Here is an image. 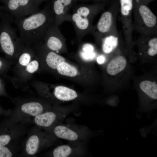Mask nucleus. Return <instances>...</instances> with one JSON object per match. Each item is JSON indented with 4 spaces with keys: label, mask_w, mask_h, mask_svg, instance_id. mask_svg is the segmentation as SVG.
Masks as SVG:
<instances>
[{
    "label": "nucleus",
    "mask_w": 157,
    "mask_h": 157,
    "mask_svg": "<svg viewBox=\"0 0 157 157\" xmlns=\"http://www.w3.org/2000/svg\"><path fill=\"white\" fill-rule=\"evenodd\" d=\"M22 42L27 43L44 40L47 30L54 22L50 4L27 17L14 19Z\"/></svg>",
    "instance_id": "obj_1"
},
{
    "label": "nucleus",
    "mask_w": 157,
    "mask_h": 157,
    "mask_svg": "<svg viewBox=\"0 0 157 157\" xmlns=\"http://www.w3.org/2000/svg\"><path fill=\"white\" fill-rule=\"evenodd\" d=\"M46 55V63L49 67L52 69H56L60 64L65 60L64 57L50 50L47 52Z\"/></svg>",
    "instance_id": "obj_19"
},
{
    "label": "nucleus",
    "mask_w": 157,
    "mask_h": 157,
    "mask_svg": "<svg viewBox=\"0 0 157 157\" xmlns=\"http://www.w3.org/2000/svg\"><path fill=\"white\" fill-rule=\"evenodd\" d=\"M127 61L123 56L119 55L114 57L107 65L106 71L110 76L117 75L123 71L125 68Z\"/></svg>",
    "instance_id": "obj_15"
},
{
    "label": "nucleus",
    "mask_w": 157,
    "mask_h": 157,
    "mask_svg": "<svg viewBox=\"0 0 157 157\" xmlns=\"http://www.w3.org/2000/svg\"><path fill=\"white\" fill-rule=\"evenodd\" d=\"M31 58L30 52L25 51L19 56V64L23 66H26L29 63Z\"/></svg>",
    "instance_id": "obj_22"
},
{
    "label": "nucleus",
    "mask_w": 157,
    "mask_h": 157,
    "mask_svg": "<svg viewBox=\"0 0 157 157\" xmlns=\"http://www.w3.org/2000/svg\"><path fill=\"white\" fill-rule=\"evenodd\" d=\"M119 8L116 4L111 6L101 14L97 24L93 26L91 33L97 42L105 36L117 31L116 19Z\"/></svg>",
    "instance_id": "obj_6"
},
{
    "label": "nucleus",
    "mask_w": 157,
    "mask_h": 157,
    "mask_svg": "<svg viewBox=\"0 0 157 157\" xmlns=\"http://www.w3.org/2000/svg\"><path fill=\"white\" fill-rule=\"evenodd\" d=\"M53 94L56 99L62 102L72 101L78 97L77 93L74 90L61 85L57 86L54 88Z\"/></svg>",
    "instance_id": "obj_14"
},
{
    "label": "nucleus",
    "mask_w": 157,
    "mask_h": 157,
    "mask_svg": "<svg viewBox=\"0 0 157 157\" xmlns=\"http://www.w3.org/2000/svg\"><path fill=\"white\" fill-rule=\"evenodd\" d=\"M56 69L59 74L69 77H75L78 73L77 69L75 67L65 61L60 64Z\"/></svg>",
    "instance_id": "obj_20"
},
{
    "label": "nucleus",
    "mask_w": 157,
    "mask_h": 157,
    "mask_svg": "<svg viewBox=\"0 0 157 157\" xmlns=\"http://www.w3.org/2000/svg\"><path fill=\"white\" fill-rule=\"evenodd\" d=\"M40 103L31 102L25 103L21 106L20 109L24 113L35 117L49 109Z\"/></svg>",
    "instance_id": "obj_16"
},
{
    "label": "nucleus",
    "mask_w": 157,
    "mask_h": 157,
    "mask_svg": "<svg viewBox=\"0 0 157 157\" xmlns=\"http://www.w3.org/2000/svg\"><path fill=\"white\" fill-rule=\"evenodd\" d=\"M39 6L42 2L46 1L47 0H33Z\"/></svg>",
    "instance_id": "obj_27"
},
{
    "label": "nucleus",
    "mask_w": 157,
    "mask_h": 157,
    "mask_svg": "<svg viewBox=\"0 0 157 157\" xmlns=\"http://www.w3.org/2000/svg\"><path fill=\"white\" fill-rule=\"evenodd\" d=\"M121 37L117 31L103 38L100 42L102 43V50L103 53L108 54L115 50L119 45Z\"/></svg>",
    "instance_id": "obj_13"
},
{
    "label": "nucleus",
    "mask_w": 157,
    "mask_h": 157,
    "mask_svg": "<svg viewBox=\"0 0 157 157\" xmlns=\"http://www.w3.org/2000/svg\"><path fill=\"white\" fill-rule=\"evenodd\" d=\"M5 124H0V146L8 144L12 139L10 134L8 133Z\"/></svg>",
    "instance_id": "obj_21"
},
{
    "label": "nucleus",
    "mask_w": 157,
    "mask_h": 157,
    "mask_svg": "<svg viewBox=\"0 0 157 157\" xmlns=\"http://www.w3.org/2000/svg\"><path fill=\"white\" fill-rule=\"evenodd\" d=\"M73 0H51L50 4L54 16V22L58 26L65 21H69L70 9Z\"/></svg>",
    "instance_id": "obj_12"
},
{
    "label": "nucleus",
    "mask_w": 157,
    "mask_h": 157,
    "mask_svg": "<svg viewBox=\"0 0 157 157\" xmlns=\"http://www.w3.org/2000/svg\"><path fill=\"white\" fill-rule=\"evenodd\" d=\"M1 81H0V89H1Z\"/></svg>",
    "instance_id": "obj_30"
},
{
    "label": "nucleus",
    "mask_w": 157,
    "mask_h": 157,
    "mask_svg": "<svg viewBox=\"0 0 157 157\" xmlns=\"http://www.w3.org/2000/svg\"><path fill=\"white\" fill-rule=\"evenodd\" d=\"M151 0H135V1L133 0V1L135 2L146 5L148 2Z\"/></svg>",
    "instance_id": "obj_25"
},
{
    "label": "nucleus",
    "mask_w": 157,
    "mask_h": 157,
    "mask_svg": "<svg viewBox=\"0 0 157 157\" xmlns=\"http://www.w3.org/2000/svg\"><path fill=\"white\" fill-rule=\"evenodd\" d=\"M120 18L123 36L128 46L132 44L133 28V0H119Z\"/></svg>",
    "instance_id": "obj_9"
},
{
    "label": "nucleus",
    "mask_w": 157,
    "mask_h": 157,
    "mask_svg": "<svg viewBox=\"0 0 157 157\" xmlns=\"http://www.w3.org/2000/svg\"><path fill=\"white\" fill-rule=\"evenodd\" d=\"M4 6L0 7V11L14 19L25 17L39 10L33 0H6Z\"/></svg>",
    "instance_id": "obj_8"
},
{
    "label": "nucleus",
    "mask_w": 157,
    "mask_h": 157,
    "mask_svg": "<svg viewBox=\"0 0 157 157\" xmlns=\"http://www.w3.org/2000/svg\"><path fill=\"white\" fill-rule=\"evenodd\" d=\"M141 90L147 96L153 99H157V84L155 81L148 80L142 81L139 84Z\"/></svg>",
    "instance_id": "obj_17"
},
{
    "label": "nucleus",
    "mask_w": 157,
    "mask_h": 157,
    "mask_svg": "<svg viewBox=\"0 0 157 157\" xmlns=\"http://www.w3.org/2000/svg\"><path fill=\"white\" fill-rule=\"evenodd\" d=\"M74 110V108L72 106L50 108L34 117V122L37 125L48 131L56 125L63 122Z\"/></svg>",
    "instance_id": "obj_7"
},
{
    "label": "nucleus",
    "mask_w": 157,
    "mask_h": 157,
    "mask_svg": "<svg viewBox=\"0 0 157 157\" xmlns=\"http://www.w3.org/2000/svg\"><path fill=\"white\" fill-rule=\"evenodd\" d=\"M105 60V58L103 55H101L99 56L97 58V61L99 64L103 63Z\"/></svg>",
    "instance_id": "obj_24"
},
{
    "label": "nucleus",
    "mask_w": 157,
    "mask_h": 157,
    "mask_svg": "<svg viewBox=\"0 0 157 157\" xmlns=\"http://www.w3.org/2000/svg\"><path fill=\"white\" fill-rule=\"evenodd\" d=\"M67 120L55 126L48 133L57 139L69 142H86L90 135V131L86 126L74 122L72 119Z\"/></svg>",
    "instance_id": "obj_4"
},
{
    "label": "nucleus",
    "mask_w": 157,
    "mask_h": 157,
    "mask_svg": "<svg viewBox=\"0 0 157 157\" xmlns=\"http://www.w3.org/2000/svg\"><path fill=\"white\" fill-rule=\"evenodd\" d=\"M4 61L3 60L0 58V71L4 67Z\"/></svg>",
    "instance_id": "obj_29"
},
{
    "label": "nucleus",
    "mask_w": 157,
    "mask_h": 157,
    "mask_svg": "<svg viewBox=\"0 0 157 157\" xmlns=\"http://www.w3.org/2000/svg\"><path fill=\"white\" fill-rule=\"evenodd\" d=\"M79 54L81 58L86 61L92 60L96 56L94 46L89 43H85L82 45Z\"/></svg>",
    "instance_id": "obj_18"
},
{
    "label": "nucleus",
    "mask_w": 157,
    "mask_h": 157,
    "mask_svg": "<svg viewBox=\"0 0 157 157\" xmlns=\"http://www.w3.org/2000/svg\"><path fill=\"white\" fill-rule=\"evenodd\" d=\"M7 114V112L0 107V115H6Z\"/></svg>",
    "instance_id": "obj_28"
},
{
    "label": "nucleus",
    "mask_w": 157,
    "mask_h": 157,
    "mask_svg": "<svg viewBox=\"0 0 157 157\" xmlns=\"http://www.w3.org/2000/svg\"><path fill=\"white\" fill-rule=\"evenodd\" d=\"M133 31L140 35H157V18L147 5L134 2Z\"/></svg>",
    "instance_id": "obj_3"
},
{
    "label": "nucleus",
    "mask_w": 157,
    "mask_h": 157,
    "mask_svg": "<svg viewBox=\"0 0 157 157\" xmlns=\"http://www.w3.org/2000/svg\"><path fill=\"white\" fill-rule=\"evenodd\" d=\"M103 3L79 5L73 8L69 21L72 24L78 40H81L91 32L95 16L104 8Z\"/></svg>",
    "instance_id": "obj_2"
},
{
    "label": "nucleus",
    "mask_w": 157,
    "mask_h": 157,
    "mask_svg": "<svg viewBox=\"0 0 157 157\" xmlns=\"http://www.w3.org/2000/svg\"><path fill=\"white\" fill-rule=\"evenodd\" d=\"M0 47L6 55L12 56L15 53L17 47L22 42L12 26L13 18L0 11Z\"/></svg>",
    "instance_id": "obj_5"
},
{
    "label": "nucleus",
    "mask_w": 157,
    "mask_h": 157,
    "mask_svg": "<svg viewBox=\"0 0 157 157\" xmlns=\"http://www.w3.org/2000/svg\"><path fill=\"white\" fill-rule=\"evenodd\" d=\"M105 0H73L74 3L77 2H86L89 1H94L97 3H100V1H103Z\"/></svg>",
    "instance_id": "obj_26"
},
{
    "label": "nucleus",
    "mask_w": 157,
    "mask_h": 157,
    "mask_svg": "<svg viewBox=\"0 0 157 157\" xmlns=\"http://www.w3.org/2000/svg\"><path fill=\"white\" fill-rule=\"evenodd\" d=\"M39 66V63L37 60H33L26 66V71L29 73H33L38 69Z\"/></svg>",
    "instance_id": "obj_23"
},
{
    "label": "nucleus",
    "mask_w": 157,
    "mask_h": 157,
    "mask_svg": "<svg viewBox=\"0 0 157 157\" xmlns=\"http://www.w3.org/2000/svg\"><path fill=\"white\" fill-rule=\"evenodd\" d=\"M86 142H69L58 145L51 152L54 157H81L86 154Z\"/></svg>",
    "instance_id": "obj_11"
},
{
    "label": "nucleus",
    "mask_w": 157,
    "mask_h": 157,
    "mask_svg": "<svg viewBox=\"0 0 157 157\" xmlns=\"http://www.w3.org/2000/svg\"><path fill=\"white\" fill-rule=\"evenodd\" d=\"M44 40L45 46L50 51L58 53L65 49V38L54 22L48 28Z\"/></svg>",
    "instance_id": "obj_10"
}]
</instances>
